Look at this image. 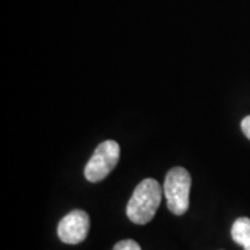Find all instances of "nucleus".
I'll use <instances>...</instances> for the list:
<instances>
[{
	"label": "nucleus",
	"mask_w": 250,
	"mask_h": 250,
	"mask_svg": "<svg viewBox=\"0 0 250 250\" xmlns=\"http://www.w3.org/2000/svg\"><path fill=\"white\" fill-rule=\"evenodd\" d=\"M161 203L160 184L153 178L143 179L135 188L131 200L126 205V215L134 224L150 223Z\"/></svg>",
	"instance_id": "nucleus-1"
},
{
	"label": "nucleus",
	"mask_w": 250,
	"mask_h": 250,
	"mask_svg": "<svg viewBox=\"0 0 250 250\" xmlns=\"http://www.w3.org/2000/svg\"><path fill=\"white\" fill-rule=\"evenodd\" d=\"M192 178L190 174L182 167H174L168 171L164 181V196L172 214H185L189 208V192Z\"/></svg>",
	"instance_id": "nucleus-2"
},
{
	"label": "nucleus",
	"mask_w": 250,
	"mask_h": 250,
	"mask_svg": "<svg viewBox=\"0 0 250 250\" xmlns=\"http://www.w3.org/2000/svg\"><path fill=\"white\" fill-rule=\"evenodd\" d=\"M120 160V145L116 141H104L96 147L88 161L83 174L89 182H99L114 170Z\"/></svg>",
	"instance_id": "nucleus-3"
},
{
	"label": "nucleus",
	"mask_w": 250,
	"mask_h": 250,
	"mask_svg": "<svg viewBox=\"0 0 250 250\" xmlns=\"http://www.w3.org/2000/svg\"><path fill=\"white\" fill-rule=\"evenodd\" d=\"M89 215L83 210H74L59 223L57 235L64 243L77 245L86 239L89 232Z\"/></svg>",
	"instance_id": "nucleus-4"
},
{
	"label": "nucleus",
	"mask_w": 250,
	"mask_h": 250,
	"mask_svg": "<svg viewBox=\"0 0 250 250\" xmlns=\"http://www.w3.org/2000/svg\"><path fill=\"white\" fill-rule=\"evenodd\" d=\"M231 235L233 241L243 246V249L250 250V218L248 217L238 218L233 223Z\"/></svg>",
	"instance_id": "nucleus-5"
},
{
	"label": "nucleus",
	"mask_w": 250,
	"mask_h": 250,
	"mask_svg": "<svg viewBox=\"0 0 250 250\" xmlns=\"http://www.w3.org/2000/svg\"><path fill=\"white\" fill-rule=\"evenodd\" d=\"M113 250H141V246L132 239H124V241L117 242Z\"/></svg>",
	"instance_id": "nucleus-6"
},
{
	"label": "nucleus",
	"mask_w": 250,
	"mask_h": 250,
	"mask_svg": "<svg viewBox=\"0 0 250 250\" xmlns=\"http://www.w3.org/2000/svg\"><path fill=\"white\" fill-rule=\"evenodd\" d=\"M242 132L245 134V136L250 139V116L245 117L243 120H242Z\"/></svg>",
	"instance_id": "nucleus-7"
}]
</instances>
